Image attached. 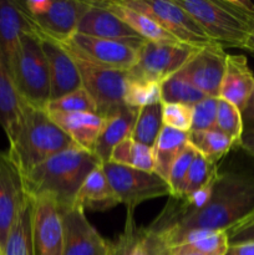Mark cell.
<instances>
[{
	"label": "cell",
	"instance_id": "1",
	"mask_svg": "<svg viewBox=\"0 0 254 255\" xmlns=\"http://www.w3.org/2000/svg\"><path fill=\"white\" fill-rule=\"evenodd\" d=\"M254 212V173L228 171L219 173L208 202L198 211L179 219L159 233L173 248V243L192 231L228 232Z\"/></svg>",
	"mask_w": 254,
	"mask_h": 255
},
{
	"label": "cell",
	"instance_id": "2",
	"mask_svg": "<svg viewBox=\"0 0 254 255\" xmlns=\"http://www.w3.org/2000/svg\"><path fill=\"white\" fill-rule=\"evenodd\" d=\"M101 162L96 154L74 144L22 176L29 196H51L60 212L76 204L77 194L90 173Z\"/></svg>",
	"mask_w": 254,
	"mask_h": 255
},
{
	"label": "cell",
	"instance_id": "3",
	"mask_svg": "<svg viewBox=\"0 0 254 255\" xmlns=\"http://www.w3.org/2000/svg\"><path fill=\"white\" fill-rule=\"evenodd\" d=\"M74 144L71 138L52 121L46 109L26 104L19 128L12 141L9 142L6 152L24 176Z\"/></svg>",
	"mask_w": 254,
	"mask_h": 255
},
{
	"label": "cell",
	"instance_id": "4",
	"mask_svg": "<svg viewBox=\"0 0 254 255\" xmlns=\"http://www.w3.org/2000/svg\"><path fill=\"white\" fill-rule=\"evenodd\" d=\"M186 10L213 42L243 49L251 20L232 6L229 0H174Z\"/></svg>",
	"mask_w": 254,
	"mask_h": 255
},
{
	"label": "cell",
	"instance_id": "5",
	"mask_svg": "<svg viewBox=\"0 0 254 255\" xmlns=\"http://www.w3.org/2000/svg\"><path fill=\"white\" fill-rule=\"evenodd\" d=\"M10 74L25 104L46 109L50 102L49 67L36 29L21 35Z\"/></svg>",
	"mask_w": 254,
	"mask_h": 255
},
{
	"label": "cell",
	"instance_id": "6",
	"mask_svg": "<svg viewBox=\"0 0 254 255\" xmlns=\"http://www.w3.org/2000/svg\"><path fill=\"white\" fill-rule=\"evenodd\" d=\"M35 29L65 42L76 32L80 19L89 7L81 0H24L17 1Z\"/></svg>",
	"mask_w": 254,
	"mask_h": 255
},
{
	"label": "cell",
	"instance_id": "7",
	"mask_svg": "<svg viewBox=\"0 0 254 255\" xmlns=\"http://www.w3.org/2000/svg\"><path fill=\"white\" fill-rule=\"evenodd\" d=\"M120 204L134 212L137 206L149 199L169 197L168 183L154 172L131 168L109 161L101 164Z\"/></svg>",
	"mask_w": 254,
	"mask_h": 255
},
{
	"label": "cell",
	"instance_id": "8",
	"mask_svg": "<svg viewBox=\"0 0 254 255\" xmlns=\"http://www.w3.org/2000/svg\"><path fill=\"white\" fill-rule=\"evenodd\" d=\"M124 5L142 12L173 35L181 44L202 47L212 41L196 20L174 0H120Z\"/></svg>",
	"mask_w": 254,
	"mask_h": 255
},
{
	"label": "cell",
	"instance_id": "9",
	"mask_svg": "<svg viewBox=\"0 0 254 255\" xmlns=\"http://www.w3.org/2000/svg\"><path fill=\"white\" fill-rule=\"evenodd\" d=\"M71 55L79 67L82 87L96 104L97 115L106 119L124 106V95L128 81L127 71L100 66L74 52H71Z\"/></svg>",
	"mask_w": 254,
	"mask_h": 255
},
{
	"label": "cell",
	"instance_id": "10",
	"mask_svg": "<svg viewBox=\"0 0 254 255\" xmlns=\"http://www.w3.org/2000/svg\"><path fill=\"white\" fill-rule=\"evenodd\" d=\"M196 51L197 47L189 45L146 41L139 49L136 64L127 74L136 81L162 84L176 75Z\"/></svg>",
	"mask_w": 254,
	"mask_h": 255
},
{
	"label": "cell",
	"instance_id": "11",
	"mask_svg": "<svg viewBox=\"0 0 254 255\" xmlns=\"http://www.w3.org/2000/svg\"><path fill=\"white\" fill-rule=\"evenodd\" d=\"M74 54L90 62L109 69L128 71L138 59L139 49L124 42L99 39L75 32L62 42Z\"/></svg>",
	"mask_w": 254,
	"mask_h": 255
},
{
	"label": "cell",
	"instance_id": "12",
	"mask_svg": "<svg viewBox=\"0 0 254 255\" xmlns=\"http://www.w3.org/2000/svg\"><path fill=\"white\" fill-rule=\"evenodd\" d=\"M226 60L224 47L217 42H211L197 49L176 75L191 82L208 97L219 99Z\"/></svg>",
	"mask_w": 254,
	"mask_h": 255
},
{
	"label": "cell",
	"instance_id": "13",
	"mask_svg": "<svg viewBox=\"0 0 254 255\" xmlns=\"http://www.w3.org/2000/svg\"><path fill=\"white\" fill-rule=\"evenodd\" d=\"M31 199L34 255H62L64 228L59 206L55 199L47 194L31 197Z\"/></svg>",
	"mask_w": 254,
	"mask_h": 255
},
{
	"label": "cell",
	"instance_id": "14",
	"mask_svg": "<svg viewBox=\"0 0 254 255\" xmlns=\"http://www.w3.org/2000/svg\"><path fill=\"white\" fill-rule=\"evenodd\" d=\"M64 228L62 255H110L111 243L102 238L87 219L85 211L75 206L61 212Z\"/></svg>",
	"mask_w": 254,
	"mask_h": 255
},
{
	"label": "cell",
	"instance_id": "15",
	"mask_svg": "<svg viewBox=\"0 0 254 255\" xmlns=\"http://www.w3.org/2000/svg\"><path fill=\"white\" fill-rule=\"evenodd\" d=\"M27 197L21 172L6 151L0 152V254Z\"/></svg>",
	"mask_w": 254,
	"mask_h": 255
},
{
	"label": "cell",
	"instance_id": "16",
	"mask_svg": "<svg viewBox=\"0 0 254 255\" xmlns=\"http://www.w3.org/2000/svg\"><path fill=\"white\" fill-rule=\"evenodd\" d=\"M47 61L50 76V101L60 99L82 87L81 75L71 52L62 42L36 30Z\"/></svg>",
	"mask_w": 254,
	"mask_h": 255
},
{
	"label": "cell",
	"instance_id": "17",
	"mask_svg": "<svg viewBox=\"0 0 254 255\" xmlns=\"http://www.w3.org/2000/svg\"><path fill=\"white\" fill-rule=\"evenodd\" d=\"M76 32L99 39L112 40L141 49L146 40L129 25L105 7L101 1H89V7L80 19Z\"/></svg>",
	"mask_w": 254,
	"mask_h": 255
},
{
	"label": "cell",
	"instance_id": "18",
	"mask_svg": "<svg viewBox=\"0 0 254 255\" xmlns=\"http://www.w3.org/2000/svg\"><path fill=\"white\" fill-rule=\"evenodd\" d=\"M254 92V74L244 55L227 54L219 99L234 105L241 112Z\"/></svg>",
	"mask_w": 254,
	"mask_h": 255
},
{
	"label": "cell",
	"instance_id": "19",
	"mask_svg": "<svg viewBox=\"0 0 254 255\" xmlns=\"http://www.w3.org/2000/svg\"><path fill=\"white\" fill-rule=\"evenodd\" d=\"M47 114L77 147L94 153L96 142L105 126L104 117L87 112L47 111Z\"/></svg>",
	"mask_w": 254,
	"mask_h": 255
},
{
	"label": "cell",
	"instance_id": "20",
	"mask_svg": "<svg viewBox=\"0 0 254 255\" xmlns=\"http://www.w3.org/2000/svg\"><path fill=\"white\" fill-rule=\"evenodd\" d=\"M32 30L35 26L22 11L19 2L0 0V52L9 71L19 49L21 35Z\"/></svg>",
	"mask_w": 254,
	"mask_h": 255
},
{
	"label": "cell",
	"instance_id": "21",
	"mask_svg": "<svg viewBox=\"0 0 254 255\" xmlns=\"http://www.w3.org/2000/svg\"><path fill=\"white\" fill-rule=\"evenodd\" d=\"M138 110L124 105L105 119V126L95 146L94 153L101 163L109 162L115 147L132 134Z\"/></svg>",
	"mask_w": 254,
	"mask_h": 255
},
{
	"label": "cell",
	"instance_id": "22",
	"mask_svg": "<svg viewBox=\"0 0 254 255\" xmlns=\"http://www.w3.org/2000/svg\"><path fill=\"white\" fill-rule=\"evenodd\" d=\"M25 102L17 92L11 74L0 52V126L9 142L16 134L24 115Z\"/></svg>",
	"mask_w": 254,
	"mask_h": 255
},
{
	"label": "cell",
	"instance_id": "23",
	"mask_svg": "<svg viewBox=\"0 0 254 255\" xmlns=\"http://www.w3.org/2000/svg\"><path fill=\"white\" fill-rule=\"evenodd\" d=\"M101 164L87 176L77 194L75 206H79L85 212H105L120 204Z\"/></svg>",
	"mask_w": 254,
	"mask_h": 255
},
{
	"label": "cell",
	"instance_id": "24",
	"mask_svg": "<svg viewBox=\"0 0 254 255\" xmlns=\"http://www.w3.org/2000/svg\"><path fill=\"white\" fill-rule=\"evenodd\" d=\"M101 2L105 7H107L114 14L121 17L127 25H129L146 41L158 42V44H181L173 35L162 29L151 17L126 6L120 0Z\"/></svg>",
	"mask_w": 254,
	"mask_h": 255
},
{
	"label": "cell",
	"instance_id": "25",
	"mask_svg": "<svg viewBox=\"0 0 254 255\" xmlns=\"http://www.w3.org/2000/svg\"><path fill=\"white\" fill-rule=\"evenodd\" d=\"M189 143V132L163 126L153 146V172L167 182L172 164Z\"/></svg>",
	"mask_w": 254,
	"mask_h": 255
},
{
	"label": "cell",
	"instance_id": "26",
	"mask_svg": "<svg viewBox=\"0 0 254 255\" xmlns=\"http://www.w3.org/2000/svg\"><path fill=\"white\" fill-rule=\"evenodd\" d=\"M32 199L27 197L20 209L0 255H34L31 234Z\"/></svg>",
	"mask_w": 254,
	"mask_h": 255
},
{
	"label": "cell",
	"instance_id": "27",
	"mask_svg": "<svg viewBox=\"0 0 254 255\" xmlns=\"http://www.w3.org/2000/svg\"><path fill=\"white\" fill-rule=\"evenodd\" d=\"M163 126L162 102L144 106L138 110L131 138L138 143L153 148Z\"/></svg>",
	"mask_w": 254,
	"mask_h": 255
},
{
	"label": "cell",
	"instance_id": "28",
	"mask_svg": "<svg viewBox=\"0 0 254 255\" xmlns=\"http://www.w3.org/2000/svg\"><path fill=\"white\" fill-rule=\"evenodd\" d=\"M110 161L131 168L153 172V149L128 137L115 147Z\"/></svg>",
	"mask_w": 254,
	"mask_h": 255
},
{
	"label": "cell",
	"instance_id": "29",
	"mask_svg": "<svg viewBox=\"0 0 254 255\" xmlns=\"http://www.w3.org/2000/svg\"><path fill=\"white\" fill-rule=\"evenodd\" d=\"M189 144L196 148L201 156L212 163H218L232 148L234 143L229 137L218 129L201 132H189Z\"/></svg>",
	"mask_w": 254,
	"mask_h": 255
},
{
	"label": "cell",
	"instance_id": "30",
	"mask_svg": "<svg viewBox=\"0 0 254 255\" xmlns=\"http://www.w3.org/2000/svg\"><path fill=\"white\" fill-rule=\"evenodd\" d=\"M207 95L199 91L191 82L173 75L161 84L162 104H181L193 107L207 99Z\"/></svg>",
	"mask_w": 254,
	"mask_h": 255
},
{
	"label": "cell",
	"instance_id": "31",
	"mask_svg": "<svg viewBox=\"0 0 254 255\" xmlns=\"http://www.w3.org/2000/svg\"><path fill=\"white\" fill-rule=\"evenodd\" d=\"M218 174V166L216 163H212L203 156L197 153L192 162L188 174L184 179L183 188H182V193L179 197L192 196L201 189L206 188L216 181Z\"/></svg>",
	"mask_w": 254,
	"mask_h": 255
},
{
	"label": "cell",
	"instance_id": "32",
	"mask_svg": "<svg viewBox=\"0 0 254 255\" xmlns=\"http://www.w3.org/2000/svg\"><path fill=\"white\" fill-rule=\"evenodd\" d=\"M229 248L228 234L224 231H206L197 241L173 248L174 255L194 253L199 255H226Z\"/></svg>",
	"mask_w": 254,
	"mask_h": 255
},
{
	"label": "cell",
	"instance_id": "33",
	"mask_svg": "<svg viewBox=\"0 0 254 255\" xmlns=\"http://www.w3.org/2000/svg\"><path fill=\"white\" fill-rule=\"evenodd\" d=\"M128 255H174L173 248L162 234L146 228L134 229Z\"/></svg>",
	"mask_w": 254,
	"mask_h": 255
},
{
	"label": "cell",
	"instance_id": "34",
	"mask_svg": "<svg viewBox=\"0 0 254 255\" xmlns=\"http://www.w3.org/2000/svg\"><path fill=\"white\" fill-rule=\"evenodd\" d=\"M124 102L126 106L136 110L161 102V84L136 81L128 77L124 95Z\"/></svg>",
	"mask_w": 254,
	"mask_h": 255
},
{
	"label": "cell",
	"instance_id": "35",
	"mask_svg": "<svg viewBox=\"0 0 254 255\" xmlns=\"http://www.w3.org/2000/svg\"><path fill=\"white\" fill-rule=\"evenodd\" d=\"M217 129L229 137L233 141L234 146L239 147L244 133L242 112L234 105L221 99L217 111Z\"/></svg>",
	"mask_w": 254,
	"mask_h": 255
},
{
	"label": "cell",
	"instance_id": "36",
	"mask_svg": "<svg viewBox=\"0 0 254 255\" xmlns=\"http://www.w3.org/2000/svg\"><path fill=\"white\" fill-rule=\"evenodd\" d=\"M47 111L57 112H87L97 114V107L89 92L80 87L76 91L70 92L55 101H50L46 106Z\"/></svg>",
	"mask_w": 254,
	"mask_h": 255
},
{
	"label": "cell",
	"instance_id": "37",
	"mask_svg": "<svg viewBox=\"0 0 254 255\" xmlns=\"http://www.w3.org/2000/svg\"><path fill=\"white\" fill-rule=\"evenodd\" d=\"M219 99L207 97L192 107V126L189 132L217 129V111Z\"/></svg>",
	"mask_w": 254,
	"mask_h": 255
},
{
	"label": "cell",
	"instance_id": "38",
	"mask_svg": "<svg viewBox=\"0 0 254 255\" xmlns=\"http://www.w3.org/2000/svg\"><path fill=\"white\" fill-rule=\"evenodd\" d=\"M197 153H198V152L196 151V148L188 143L186 148L183 149V152L179 154L178 158H177L176 161H174V163L172 164L168 179H167V183H168L169 189H171V196L169 197L181 196L184 179H186L187 174H188L192 162H193Z\"/></svg>",
	"mask_w": 254,
	"mask_h": 255
},
{
	"label": "cell",
	"instance_id": "39",
	"mask_svg": "<svg viewBox=\"0 0 254 255\" xmlns=\"http://www.w3.org/2000/svg\"><path fill=\"white\" fill-rule=\"evenodd\" d=\"M164 126L181 132H189L192 126V107L181 104H162Z\"/></svg>",
	"mask_w": 254,
	"mask_h": 255
},
{
	"label": "cell",
	"instance_id": "40",
	"mask_svg": "<svg viewBox=\"0 0 254 255\" xmlns=\"http://www.w3.org/2000/svg\"><path fill=\"white\" fill-rule=\"evenodd\" d=\"M133 216H134V212L127 211L124 231L120 233V236L117 237L116 241L111 243L110 255H128L132 236H133V232L134 229H136Z\"/></svg>",
	"mask_w": 254,
	"mask_h": 255
},
{
	"label": "cell",
	"instance_id": "41",
	"mask_svg": "<svg viewBox=\"0 0 254 255\" xmlns=\"http://www.w3.org/2000/svg\"><path fill=\"white\" fill-rule=\"evenodd\" d=\"M229 246L254 242V219H247L227 232Z\"/></svg>",
	"mask_w": 254,
	"mask_h": 255
},
{
	"label": "cell",
	"instance_id": "42",
	"mask_svg": "<svg viewBox=\"0 0 254 255\" xmlns=\"http://www.w3.org/2000/svg\"><path fill=\"white\" fill-rule=\"evenodd\" d=\"M242 119H243L244 133L254 132V92L252 94L251 99L248 100L246 107L242 111Z\"/></svg>",
	"mask_w": 254,
	"mask_h": 255
},
{
	"label": "cell",
	"instance_id": "43",
	"mask_svg": "<svg viewBox=\"0 0 254 255\" xmlns=\"http://www.w3.org/2000/svg\"><path fill=\"white\" fill-rule=\"evenodd\" d=\"M226 255H254V242L229 246Z\"/></svg>",
	"mask_w": 254,
	"mask_h": 255
},
{
	"label": "cell",
	"instance_id": "44",
	"mask_svg": "<svg viewBox=\"0 0 254 255\" xmlns=\"http://www.w3.org/2000/svg\"><path fill=\"white\" fill-rule=\"evenodd\" d=\"M239 147H241L242 149H244L247 153L254 157V132H247V133H243Z\"/></svg>",
	"mask_w": 254,
	"mask_h": 255
},
{
	"label": "cell",
	"instance_id": "45",
	"mask_svg": "<svg viewBox=\"0 0 254 255\" xmlns=\"http://www.w3.org/2000/svg\"><path fill=\"white\" fill-rule=\"evenodd\" d=\"M243 49L248 50V51L253 52L254 54V17L251 22V30H249L248 39H247L246 44H244Z\"/></svg>",
	"mask_w": 254,
	"mask_h": 255
},
{
	"label": "cell",
	"instance_id": "46",
	"mask_svg": "<svg viewBox=\"0 0 254 255\" xmlns=\"http://www.w3.org/2000/svg\"><path fill=\"white\" fill-rule=\"evenodd\" d=\"M247 219H254V212H253V213H252L251 216H249ZM247 219H244V221H247Z\"/></svg>",
	"mask_w": 254,
	"mask_h": 255
},
{
	"label": "cell",
	"instance_id": "47",
	"mask_svg": "<svg viewBox=\"0 0 254 255\" xmlns=\"http://www.w3.org/2000/svg\"><path fill=\"white\" fill-rule=\"evenodd\" d=\"M182 255H199V254H194V253H188V254H182Z\"/></svg>",
	"mask_w": 254,
	"mask_h": 255
}]
</instances>
